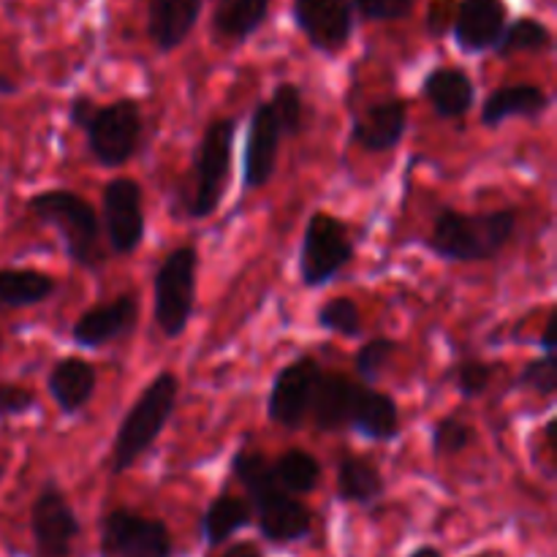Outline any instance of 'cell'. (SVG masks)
Returning a JSON list of instances; mask_svg holds the SVG:
<instances>
[{
	"label": "cell",
	"mask_w": 557,
	"mask_h": 557,
	"mask_svg": "<svg viewBox=\"0 0 557 557\" xmlns=\"http://www.w3.org/2000/svg\"><path fill=\"white\" fill-rule=\"evenodd\" d=\"M250 522H253V511H250L248 500L221 493L201 515V536L210 547H221Z\"/></svg>",
	"instance_id": "d4e9b609"
},
{
	"label": "cell",
	"mask_w": 557,
	"mask_h": 557,
	"mask_svg": "<svg viewBox=\"0 0 557 557\" xmlns=\"http://www.w3.org/2000/svg\"><path fill=\"white\" fill-rule=\"evenodd\" d=\"M473 428L457 417H444L433 428V455L435 457H451L460 455L471 446Z\"/></svg>",
	"instance_id": "d6a6232c"
},
{
	"label": "cell",
	"mask_w": 557,
	"mask_h": 557,
	"mask_svg": "<svg viewBox=\"0 0 557 557\" xmlns=\"http://www.w3.org/2000/svg\"><path fill=\"white\" fill-rule=\"evenodd\" d=\"M277 484L286 490L288 495L299 498V495H310L321 482V462L315 460L310 451L292 449L272 466Z\"/></svg>",
	"instance_id": "83f0119b"
},
{
	"label": "cell",
	"mask_w": 557,
	"mask_h": 557,
	"mask_svg": "<svg viewBox=\"0 0 557 557\" xmlns=\"http://www.w3.org/2000/svg\"><path fill=\"white\" fill-rule=\"evenodd\" d=\"M555 332H557V315L553 313V315H549L547 326H544V332H542V348H544V354H555V348H557Z\"/></svg>",
	"instance_id": "ab89813d"
},
{
	"label": "cell",
	"mask_w": 557,
	"mask_h": 557,
	"mask_svg": "<svg viewBox=\"0 0 557 557\" xmlns=\"http://www.w3.org/2000/svg\"><path fill=\"white\" fill-rule=\"evenodd\" d=\"M408 131V107L400 98L373 103L354 117L351 139L368 152H386L403 141Z\"/></svg>",
	"instance_id": "e0dca14e"
},
{
	"label": "cell",
	"mask_w": 557,
	"mask_h": 557,
	"mask_svg": "<svg viewBox=\"0 0 557 557\" xmlns=\"http://www.w3.org/2000/svg\"><path fill=\"white\" fill-rule=\"evenodd\" d=\"M517 386L536 392V395H542V397H555V392H557L555 354H544V357L528 362L525 368H522L520 379H517Z\"/></svg>",
	"instance_id": "836d02e7"
},
{
	"label": "cell",
	"mask_w": 557,
	"mask_h": 557,
	"mask_svg": "<svg viewBox=\"0 0 557 557\" xmlns=\"http://www.w3.org/2000/svg\"><path fill=\"white\" fill-rule=\"evenodd\" d=\"M3 473H5V466H3V462H0V482H3Z\"/></svg>",
	"instance_id": "7bdbcfd3"
},
{
	"label": "cell",
	"mask_w": 557,
	"mask_h": 557,
	"mask_svg": "<svg viewBox=\"0 0 557 557\" xmlns=\"http://www.w3.org/2000/svg\"><path fill=\"white\" fill-rule=\"evenodd\" d=\"M103 226L109 245L117 256H131L145 239V207H141V185L131 177L109 180L103 188Z\"/></svg>",
	"instance_id": "7c38bea8"
},
{
	"label": "cell",
	"mask_w": 557,
	"mask_h": 557,
	"mask_svg": "<svg viewBox=\"0 0 557 557\" xmlns=\"http://www.w3.org/2000/svg\"><path fill=\"white\" fill-rule=\"evenodd\" d=\"M223 557H264V555H261V549L256 547V544L243 542V544H234V547Z\"/></svg>",
	"instance_id": "60d3db41"
},
{
	"label": "cell",
	"mask_w": 557,
	"mask_h": 557,
	"mask_svg": "<svg viewBox=\"0 0 557 557\" xmlns=\"http://www.w3.org/2000/svg\"><path fill=\"white\" fill-rule=\"evenodd\" d=\"M272 0H215L212 27L223 41L243 44L264 25Z\"/></svg>",
	"instance_id": "cb8c5ba5"
},
{
	"label": "cell",
	"mask_w": 557,
	"mask_h": 557,
	"mask_svg": "<svg viewBox=\"0 0 557 557\" xmlns=\"http://www.w3.org/2000/svg\"><path fill=\"white\" fill-rule=\"evenodd\" d=\"M422 96L428 98L438 117L457 120L471 112V107L476 103V85L462 69L438 65L424 76Z\"/></svg>",
	"instance_id": "ffe728a7"
},
{
	"label": "cell",
	"mask_w": 557,
	"mask_h": 557,
	"mask_svg": "<svg viewBox=\"0 0 557 557\" xmlns=\"http://www.w3.org/2000/svg\"><path fill=\"white\" fill-rule=\"evenodd\" d=\"M98 373L87 359L82 357H63L52 364L49 370V395H52L54 406L65 413V417H74L79 413L87 403L96 395Z\"/></svg>",
	"instance_id": "d6986e66"
},
{
	"label": "cell",
	"mask_w": 557,
	"mask_h": 557,
	"mask_svg": "<svg viewBox=\"0 0 557 557\" xmlns=\"http://www.w3.org/2000/svg\"><path fill=\"white\" fill-rule=\"evenodd\" d=\"M281 125L272 114L270 103H259L250 114L248 139L243 156V185L245 190H259L270 185L277 166V147H281Z\"/></svg>",
	"instance_id": "9a60e30c"
},
{
	"label": "cell",
	"mask_w": 557,
	"mask_h": 557,
	"mask_svg": "<svg viewBox=\"0 0 557 557\" xmlns=\"http://www.w3.org/2000/svg\"><path fill=\"white\" fill-rule=\"evenodd\" d=\"M87 147L98 166L120 169L136 156L141 141V109L131 98L98 107L85 125Z\"/></svg>",
	"instance_id": "ba28073f"
},
{
	"label": "cell",
	"mask_w": 557,
	"mask_h": 557,
	"mask_svg": "<svg viewBox=\"0 0 557 557\" xmlns=\"http://www.w3.org/2000/svg\"><path fill=\"white\" fill-rule=\"evenodd\" d=\"M495 375V364L484 362V359H466V362L457 368V389L462 397L473 400V397H482L490 389V381Z\"/></svg>",
	"instance_id": "e575fe53"
},
{
	"label": "cell",
	"mask_w": 557,
	"mask_h": 557,
	"mask_svg": "<svg viewBox=\"0 0 557 557\" xmlns=\"http://www.w3.org/2000/svg\"><path fill=\"white\" fill-rule=\"evenodd\" d=\"M321 375H324V370L310 354L292 359L272 381L270 400H267V413H270L272 422L286 430L302 428L310 406H313Z\"/></svg>",
	"instance_id": "8fae6325"
},
{
	"label": "cell",
	"mask_w": 557,
	"mask_h": 557,
	"mask_svg": "<svg viewBox=\"0 0 557 557\" xmlns=\"http://www.w3.org/2000/svg\"><path fill=\"white\" fill-rule=\"evenodd\" d=\"M517 228L515 210H493L466 215L460 210H441L435 218L428 248L444 261H490L511 243Z\"/></svg>",
	"instance_id": "7a4b0ae2"
},
{
	"label": "cell",
	"mask_w": 557,
	"mask_h": 557,
	"mask_svg": "<svg viewBox=\"0 0 557 557\" xmlns=\"http://www.w3.org/2000/svg\"><path fill=\"white\" fill-rule=\"evenodd\" d=\"M455 0H435L433 9H430L428 14V30L433 33V36H444V33L449 30L451 20H455Z\"/></svg>",
	"instance_id": "74e56055"
},
{
	"label": "cell",
	"mask_w": 557,
	"mask_h": 557,
	"mask_svg": "<svg viewBox=\"0 0 557 557\" xmlns=\"http://www.w3.org/2000/svg\"><path fill=\"white\" fill-rule=\"evenodd\" d=\"M354 259V243L346 223L330 212H313L305 226L299 248V277L308 288H321L335 281Z\"/></svg>",
	"instance_id": "52a82bcc"
},
{
	"label": "cell",
	"mask_w": 557,
	"mask_h": 557,
	"mask_svg": "<svg viewBox=\"0 0 557 557\" xmlns=\"http://www.w3.org/2000/svg\"><path fill=\"white\" fill-rule=\"evenodd\" d=\"M348 428L370 441H395L400 435V411H397L395 397L362 386Z\"/></svg>",
	"instance_id": "603a6c76"
},
{
	"label": "cell",
	"mask_w": 557,
	"mask_h": 557,
	"mask_svg": "<svg viewBox=\"0 0 557 557\" xmlns=\"http://www.w3.org/2000/svg\"><path fill=\"white\" fill-rule=\"evenodd\" d=\"M292 20L321 54H337L354 36V9L348 0H294Z\"/></svg>",
	"instance_id": "4fadbf2b"
},
{
	"label": "cell",
	"mask_w": 557,
	"mask_h": 557,
	"mask_svg": "<svg viewBox=\"0 0 557 557\" xmlns=\"http://www.w3.org/2000/svg\"><path fill=\"white\" fill-rule=\"evenodd\" d=\"M139 319V302L134 294H120L114 302L96 305L71 326V341L82 348H101L117 337L128 335Z\"/></svg>",
	"instance_id": "2e32d148"
},
{
	"label": "cell",
	"mask_w": 557,
	"mask_h": 557,
	"mask_svg": "<svg viewBox=\"0 0 557 557\" xmlns=\"http://www.w3.org/2000/svg\"><path fill=\"white\" fill-rule=\"evenodd\" d=\"M549 109V96L539 85L522 82V85H504L487 96L482 107V123L487 128H498L511 117H542Z\"/></svg>",
	"instance_id": "7402d4cb"
},
{
	"label": "cell",
	"mask_w": 557,
	"mask_h": 557,
	"mask_svg": "<svg viewBox=\"0 0 557 557\" xmlns=\"http://www.w3.org/2000/svg\"><path fill=\"white\" fill-rule=\"evenodd\" d=\"M79 531V517L65 500L58 482L44 484L30 509L33 557H71Z\"/></svg>",
	"instance_id": "30bf717a"
},
{
	"label": "cell",
	"mask_w": 557,
	"mask_h": 557,
	"mask_svg": "<svg viewBox=\"0 0 557 557\" xmlns=\"http://www.w3.org/2000/svg\"><path fill=\"white\" fill-rule=\"evenodd\" d=\"M547 49H553V30L533 16H520V20L509 22L504 36L495 44V52L500 58H511L520 52H547Z\"/></svg>",
	"instance_id": "f1b7e54d"
},
{
	"label": "cell",
	"mask_w": 557,
	"mask_h": 557,
	"mask_svg": "<svg viewBox=\"0 0 557 557\" xmlns=\"http://www.w3.org/2000/svg\"><path fill=\"white\" fill-rule=\"evenodd\" d=\"M36 406V395L20 384H0V419H14Z\"/></svg>",
	"instance_id": "8d00e7d4"
},
{
	"label": "cell",
	"mask_w": 557,
	"mask_h": 557,
	"mask_svg": "<svg viewBox=\"0 0 557 557\" xmlns=\"http://www.w3.org/2000/svg\"><path fill=\"white\" fill-rule=\"evenodd\" d=\"M96 109H98V103L92 101L90 96H76L74 101H71V109H69L71 125H74V128L85 131L87 120L92 117V112H96Z\"/></svg>",
	"instance_id": "f35d334b"
},
{
	"label": "cell",
	"mask_w": 557,
	"mask_h": 557,
	"mask_svg": "<svg viewBox=\"0 0 557 557\" xmlns=\"http://www.w3.org/2000/svg\"><path fill=\"white\" fill-rule=\"evenodd\" d=\"M337 495L346 504L370 506L384 495V476L364 457H343L337 466Z\"/></svg>",
	"instance_id": "4316f807"
},
{
	"label": "cell",
	"mask_w": 557,
	"mask_h": 557,
	"mask_svg": "<svg viewBox=\"0 0 557 557\" xmlns=\"http://www.w3.org/2000/svg\"><path fill=\"white\" fill-rule=\"evenodd\" d=\"M54 292L58 281L47 272L20 270V267L0 270V308H33L47 302Z\"/></svg>",
	"instance_id": "484cf974"
},
{
	"label": "cell",
	"mask_w": 557,
	"mask_h": 557,
	"mask_svg": "<svg viewBox=\"0 0 557 557\" xmlns=\"http://www.w3.org/2000/svg\"><path fill=\"white\" fill-rule=\"evenodd\" d=\"M237 123L234 117H218L205 128L201 145L194 158V188H190V201L185 212L196 221L215 215L226 196L228 172H232V150Z\"/></svg>",
	"instance_id": "5b68a950"
},
{
	"label": "cell",
	"mask_w": 557,
	"mask_h": 557,
	"mask_svg": "<svg viewBox=\"0 0 557 557\" xmlns=\"http://www.w3.org/2000/svg\"><path fill=\"white\" fill-rule=\"evenodd\" d=\"M27 212L60 234L65 253L74 264L92 272L101 270V223L90 201L65 188L41 190L27 201Z\"/></svg>",
	"instance_id": "277c9868"
},
{
	"label": "cell",
	"mask_w": 557,
	"mask_h": 557,
	"mask_svg": "<svg viewBox=\"0 0 557 557\" xmlns=\"http://www.w3.org/2000/svg\"><path fill=\"white\" fill-rule=\"evenodd\" d=\"M395 354L397 343L392 341V337H373V341L364 343L357 351V357H354V368H357L359 379H362L364 384H375Z\"/></svg>",
	"instance_id": "1f68e13d"
},
{
	"label": "cell",
	"mask_w": 557,
	"mask_h": 557,
	"mask_svg": "<svg viewBox=\"0 0 557 557\" xmlns=\"http://www.w3.org/2000/svg\"><path fill=\"white\" fill-rule=\"evenodd\" d=\"M177 392H180L177 375L166 373V370L158 373L156 379L141 389V395L136 397V403L128 408L123 422H120L117 435H114V446H112L114 476H123L128 468H134L136 462L152 449L158 435L163 433L166 422L172 419L174 406H177Z\"/></svg>",
	"instance_id": "3957f363"
},
{
	"label": "cell",
	"mask_w": 557,
	"mask_h": 557,
	"mask_svg": "<svg viewBox=\"0 0 557 557\" xmlns=\"http://www.w3.org/2000/svg\"><path fill=\"white\" fill-rule=\"evenodd\" d=\"M321 330L332 332L341 337H359L362 335V313H359L357 302L348 297H335L324 302L315 313Z\"/></svg>",
	"instance_id": "4dcf8cb0"
},
{
	"label": "cell",
	"mask_w": 557,
	"mask_h": 557,
	"mask_svg": "<svg viewBox=\"0 0 557 557\" xmlns=\"http://www.w3.org/2000/svg\"><path fill=\"white\" fill-rule=\"evenodd\" d=\"M509 25V5L504 0H460L451 20V36L466 54L495 49Z\"/></svg>",
	"instance_id": "5bb4252c"
},
{
	"label": "cell",
	"mask_w": 557,
	"mask_h": 557,
	"mask_svg": "<svg viewBox=\"0 0 557 557\" xmlns=\"http://www.w3.org/2000/svg\"><path fill=\"white\" fill-rule=\"evenodd\" d=\"M348 3L368 22H397L413 11V0H348Z\"/></svg>",
	"instance_id": "d590c367"
},
{
	"label": "cell",
	"mask_w": 557,
	"mask_h": 557,
	"mask_svg": "<svg viewBox=\"0 0 557 557\" xmlns=\"http://www.w3.org/2000/svg\"><path fill=\"white\" fill-rule=\"evenodd\" d=\"M205 0H147V36L158 52H174L194 33Z\"/></svg>",
	"instance_id": "ac0fdd59"
},
{
	"label": "cell",
	"mask_w": 557,
	"mask_h": 557,
	"mask_svg": "<svg viewBox=\"0 0 557 557\" xmlns=\"http://www.w3.org/2000/svg\"><path fill=\"white\" fill-rule=\"evenodd\" d=\"M411 557H444V555H441L435 547H419V549H413Z\"/></svg>",
	"instance_id": "b9f144b4"
},
{
	"label": "cell",
	"mask_w": 557,
	"mask_h": 557,
	"mask_svg": "<svg viewBox=\"0 0 557 557\" xmlns=\"http://www.w3.org/2000/svg\"><path fill=\"white\" fill-rule=\"evenodd\" d=\"M359 389H362V384H354L348 375H321L319 386H315L313 406H310L315 428H319L321 433H337V430L348 428L354 406H357Z\"/></svg>",
	"instance_id": "44dd1931"
},
{
	"label": "cell",
	"mask_w": 557,
	"mask_h": 557,
	"mask_svg": "<svg viewBox=\"0 0 557 557\" xmlns=\"http://www.w3.org/2000/svg\"><path fill=\"white\" fill-rule=\"evenodd\" d=\"M232 473L248 493V506L267 542L292 544L308 536L313 528V515L302 500L281 490L272 462H267L259 449L243 446L234 455Z\"/></svg>",
	"instance_id": "6da1fadb"
},
{
	"label": "cell",
	"mask_w": 557,
	"mask_h": 557,
	"mask_svg": "<svg viewBox=\"0 0 557 557\" xmlns=\"http://www.w3.org/2000/svg\"><path fill=\"white\" fill-rule=\"evenodd\" d=\"M174 544L166 522L134 509H112L98 522L101 557H172Z\"/></svg>",
	"instance_id": "9c48e42d"
},
{
	"label": "cell",
	"mask_w": 557,
	"mask_h": 557,
	"mask_svg": "<svg viewBox=\"0 0 557 557\" xmlns=\"http://www.w3.org/2000/svg\"><path fill=\"white\" fill-rule=\"evenodd\" d=\"M267 103H270L283 136H297L299 131L305 128V101L299 85H294V82H281Z\"/></svg>",
	"instance_id": "f546056e"
},
{
	"label": "cell",
	"mask_w": 557,
	"mask_h": 557,
	"mask_svg": "<svg viewBox=\"0 0 557 557\" xmlns=\"http://www.w3.org/2000/svg\"><path fill=\"white\" fill-rule=\"evenodd\" d=\"M196 270H199V250L194 245H180L161 261L152 281L156 292V324L163 337H180L188 330V321L196 308Z\"/></svg>",
	"instance_id": "8992f818"
}]
</instances>
